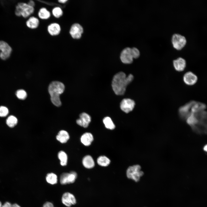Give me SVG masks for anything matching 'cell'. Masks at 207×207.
I'll list each match as a JSON object with an SVG mask.
<instances>
[{"label": "cell", "mask_w": 207, "mask_h": 207, "mask_svg": "<svg viewBox=\"0 0 207 207\" xmlns=\"http://www.w3.org/2000/svg\"><path fill=\"white\" fill-rule=\"evenodd\" d=\"M205 107V105L202 103H194L191 108V113L195 114L204 109Z\"/></svg>", "instance_id": "cell-28"}, {"label": "cell", "mask_w": 207, "mask_h": 207, "mask_svg": "<svg viewBox=\"0 0 207 207\" xmlns=\"http://www.w3.org/2000/svg\"><path fill=\"white\" fill-rule=\"evenodd\" d=\"M52 12L53 16L57 18L60 17L63 14L62 9L58 7H54L52 10Z\"/></svg>", "instance_id": "cell-29"}, {"label": "cell", "mask_w": 207, "mask_h": 207, "mask_svg": "<svg viewBox=\"0 0 207 207\" xmlns=\"http://www.w3.org/2000/svg\"><path fill=\"white\" fill-rule=\"evenodd\" d=\"M183 80L184 83L188 85H193L195 84L198 80L197 76L191 72H188L184 75Z\"/></svg>", "instance_id": "cell-14"}, {"label": "cell", "mask_w": 207, "mask_h": 207, "mask_svg": "<svg viewBox=\"0 0 207 207\" xmlns=\"http://www.w3.org/2000/svg\"><path fill=\"white\" fill-rule=\"evenodd\" d=\"M106 128L108 129L112 130L115 128V126L112 119L109 117L104 118L103 120Z\"/></svg>", "instance_id": "cell-27"}, {"label": "cell", "mask_w": 207, "mask_h": 207, "mask_svg": "<svg viewBox=\"0 0 207 207\" xmlns=\"http://www.w3.org/2000/svg\"><path fill=\"white\" fill-rule=\"evenodd\" d=\"M143 172L141 170V167L139 165H135L129 167L127 169L126 175L127 178L134 181H139L140 177L143 175Z\"/></svg>", "instance_id": "cell-4"}, {"label": "cell", "mask_w": 207, "mask_h": 207, "mask_svg": "<svg viewBox=\"0 0 207 207\" xmlns=\"http://www.w3.org/2000/svg\"><path fill=\"white\" fill-rule=\"evenodd\" d=\"M27 4L30 6L34 7L35 6L34 2L32 0H30L28 2Z\"/></svg>", "instance_id": "cell-35"}, {"label": "cell", "mask_w": 207, "mask_h": 207, "mask_svg": "<svg viewBox=\"0 0 207 207\" xmlns=\"http://www.w3.org/2000/svg\"><path fill=\"white\" fill-rule=\"evenodd\" d=\"M56 139L62 143H66L70 138L68 133L64 130L60 131L56 137Z\"/></svg>", "instance_id": "cell-18"}, {"label": "cell", "mask_w": 207, "mask_h": 207, "mask_svg": "<svg viewBox=\"0 0 207 207\" xmlns=\"http://www.w3.org/2000/svg\"><path fill=\"white\" fill-rule=\"evenodd\" d=\"M203 149L205 152H207V144L204 146V147Z\"/></svg>", "instance_id": "cell-38"}, {"label": "cell", "mask_w": 207, "mask_h": 207, "mask_svg": "<svg viewBox=\"0 0 207 207\" xmlns=\"http://www.w3.org/2000/svg\"><path fill=\"white\" fill-rule=\"evenodd\" d=\"M38 16L41 19L47 20L50 17L51 13L46 8L42 7L39 9L38 12Z\"/></svg>", "instance_id": "cell-22"}, {"label": "cell", "mask_w": 207, "mask_h": 207, "mask_svg": "<svg viewBox=\"0 0 207 207\" xmlns=\"http://www.w3.org/2000/svg\"><path fill=\"white\" fill-rule=\"evenodd\" d=\"M194 103V102H191L179 108V111L181 117L183 119H186L191 113H190L189 111L190 110H191V107Z\"/></svg>", "instance_id": "cell-13"}, {"label": "cell", "mask_w": 207, "mask_h": 207, "mask_svg": "<svg viewBox=\"0 0 207 207\" xmlns=\"http://www.w3.org/2000/svg\"><path fill=\"white\" fill-rule=\"evenodd\" d=\"M3 205L2 204L1 202L0 201V207H2Z\"/></svg>", "instance_id": "cell-39"}, {"label": "cell", "mask_w": 207, "mask_h": 207, "mask_svg": "<svg viewBox=\"0 0 207 207\" xmlns=\"http://www.w3.org/2000/svg\"><path fill=\"white\" fill-rule=\"evenodd\" d=\"M16 95L18 99L22 100L25 99L27 96L26 92L22 89L17 90L16 92Z\"/></svg>", "instance_id": "cell-30"}, {"label": "cell", "mask_w": 207, "mask_h": 207, "mask_svg": "<svg viewBox=\"0 0 207 207\" xmlns=\"http://www.w3.org/2000/svg\"><path fill=\"white\" fill-rule=\"evenodd\" d=\"M12 207H21L19 205L17 204H12Z\"/></svg>", "instance_id": "cell-37"}, {"label": "cell", "mask_w": 207, "mask_h": 207, "mask_svg": "<svg viewBox=\"0 0 207 207\" xmlns=\"http://www.w3.org/2000/svg\"><path fill=\"white\" fill-rule=\"evenodd\" d=\"M135 105L133 100L129 98L124 99L120 103V108L122 111L127 113L133 110Z\"/></svg>", "instance_id": "cell-8"}, {"label": "cell", "mask_w": 207, "mask_h": 207, "mask_svg": "<svg viewBox=\"0 0 207 207\" xmlns=\"http://www.w3.org/2000/svg\"><path fill=\"white\" fill-rule=\"evenodd\" d=\"M98 164L101 166L106 167L109 165L110 162V159L106 156H101L97 159Z\"/></svg>", "instance_id": "cell-24"}, {"label": "cell", "mask_w": 207, "mask_h": 207, "mask_svg": "<svg viewBox=\"0 0 207 207\" xmlns=\"http://www.w3.org/2000/svg\"><path fill=\"white\" fill-rule=\"evenodd\" d=\"M18 123V120L14 116H9L6 120V123L7 125L10 128L14 127Z\"/></svg>", "instance_id": "cell-21"}, {"label": "cell", "mask_w": 207, "mask_h": 207, "mask_svg": "<svg viewBox=\"0 0 207 207\" xmlns=\"http://www.w3.org/2000/svg\"><path fill=\"white\" fill-rule=\"evenodd\" d=\"M12 50L6 42L0 41V58L3 60L8 59L10 56Z\"/></svg>", "instance_id": "cell-7"}, {"label": "cell", "mask_w": 207, "mask_h": 207, "mask_svg": "<svg viewBox=\"0 0 207 207\" xmlns=\"http://www.w3.org/2000/svg\"><path fill=\"white\" fill-rule=\"evenodd\" d=\"M9 110L8 108L4 106H0V117H5L9 114Z\"/></svg>", "instance_id": "cell-31"}, {"label": "cell", "mask_w": 207, "mask_h": 207, "mask_svg": "<svg viewBox=\"0 0 207 207\" xmlns=\"http://www.w3.org/2000/svg\"><path fill=\"white\" fill-rule=\"evenodd\" d=\"M133 79V76L131 74L127 76L123 72H120L116 74L113 77L112 86L115 93L117 95H123L126 90L127 86Z\"/></svg>", "instance_id": "cell-1"}, {"label": "cell", "mask_w": 207, "mask_h": 207, "mask_svg": "<svg viewBox=\"0 0 207 207\" xmlns=\"http://www.w3.org/2000/svg\"><path fill=\"white\" fill-rule=\"evenodd\" d=\"M173 63L175 69L178 71H183L186 66V62L182 57H179L174 60Z\"/></svg>", "instance_id": "cell-16"}, {"label": "cell", "mask_w": 207, "mask_h": 207, "mask_svg": "<svg viewBox=\"0 0 207 207\" xmlns=\"http://www.w3.org/2000/svg\"><path fill=\"white\" fill-rule=\"evenodd\" d=\"M77 177L76 172L72 171L70 172H64L60 177V181L62 185H66L74 183Z\"/></svg>", "instance_id": "cell-6"}, {"label": "cell", "mask_w": 207, "mask_h": 207, "mask_svg": "<svg viewBox=\"0 0 207 207\" xmlns=\"http://www.w3.org/2000/svg\"><path fill=\"white\" fill-rule=\"evenodd\" d=\"M49 34L52 36H56L60 33L61 28L60 25L57 23H52L49 25L47 28Z\"/></svg>", "instance_id": "cell-15"}, {"label": "cell", "mask_w": 207, "mask_h": 207, "mask_svg": "<svg viewBox=\"0 0 207 207\" xmlns=\"http://www.w3.org/2000/svg\"><path fill=\"white\" fill-rule=\"evenodd\" d=\"M39 24V19L34 16L30 17L26 22V26L29 28L34 29L37 28Z\"/></svg>", "instance_id": "cell-20"}, {"label": "cell", "mask_w": 207, "mask_h": 207, "mask_svg": "<svg viewBox=\"0 0 207 207\" xmlns=\"http://www.w3.org/2000/svg\"><path fill=\"white\" fill-rule=\"evenodd\" d=\"M83 32L82 27L79 24L76 23L71 26L69 33L71 37L74 39H80Z\"/></svg>", "instance_id": "cell-10"}, {"label": "cell", "mask_w": 207, "mask_h": 207, "mask_svg": "<svg viewBox=\"0 0 207 207\" xmlns=\"http://www.w3.org/2000/svg\"><path fill=\"white\" fill-rule=\"evenodd\" d=\"M82 162L83 166L87 169L93 168L95 165L93 158L89 155L85 156L83 159Z\"/></svg>", "instance_id": "cell-19"}, {"label": "cell", "mask_w": 207, "mask_h": 207, "mask_svg": "<svg viewBox=\"0 0 207 207\" xmlns=\"http://www.w3.org/2000/svg\"><path fill=\"white\" fill-rule=\"evenodd\" d=\"M12 204L9 202H5L2 205V207H12Z\"/></svg>", "instance_id": "cell-34"}, {"label": "cell", "mask_w": 207, "mask_h": 207, "mask_svg": "<svg viewBox=\"0 0 207 207\" xmlns=\"http://www.w3.org/2000/svg\"><path fill=\"white\" fill-rule=\"evenodd\" d=\"M64 85L60 82L54 81L49 84L48 91L50 95L51 100L55 106L57 107L61 106L62 103L60 95L64 92Z\"/></svg>", "instance_id": "cell-2"}, {"label": "cell", "mask_w": 207, "mask_h": 207, "mask_svg": "<svg viewBox=\"0 0 207 207\" xmlns=\"http://www.w3.org/2000/svg\"><path fill=\"white\" fill-rule=\"evenodd\" d=\"M68 1V0H60L58 1V2L60 3H66Z\"/></svg>", "instance_id": "cell-36"}, {"label": "cell", "mask_w": 207, "mask_h": 207, "mask_svg": "<svg viewBox=\"0 0 207 207\" xmlns=\"http://www.w3.org/2000/svg\"><path fill=\"white\" fill-rule=\"evenodd\" d=\"M120 60L122 63L125 64H130L133 61V57L132 53L131 48L126 47L122 51Z\"/></svg>", "instance_id": "cell-9"}, {"label": "cell", "mask_w": 207, "mask_h": 207, "mask_svg": "<svg viewBox=\"0 0 207 207\" xmlns=\"http://www.w3.org/2000/svg\"><path fill=\"white\" fill-rule=\"evenodd\" d=\"M131 51L133 59H136L139 57L140 52L137 48L136 47L131 48Z\"/></svg>", "instance_id": "cell-32"}, {"label": "cell", "mask_w": 207, "mask_h": 207, "mask_svg": "<svg viewBox=\"0 0 207 207\" xmlns=\"http://www.w3.org/2000/svg\"><path fill=\"white\" fill-rule=\"evenodd\" d=\"M46 180L48 183L51 185L55 184L57 182V176L53 173H48L46 177Z\"/></svg>", "instance_id": "cell-26"}, {"label": "cell", "mask_w": 207, "mask_h": 207, "mask_svg": "<svg viewBox=\"0 0 207 207\" xmlns=\"http://www.w3.org/2000/svg\"><path fill=\"white\" fill-rule=\"evenodd\" d=\"M42 207H55L53 204L50 202H46L43 205Z\"/></svg>", "instance_id": "cell-33"}, {"label": "cell", "mask_w": 207, "mask_h": 207, "mask_svg": "<svg viewBox=\"0 0 207 207\" xmlns=\"http://www.w3.org/2000/svg\"><path fill=\"white\" fill-rule=\"evenodd\" d=\"M171 41L173 47L178 50L182 49L187 43L186 39L184 36L177 33L173 34Z\"/></svg>", "instance_id": "cell-5"}, {"label": "cell", "mask_w": 207, "mask_h": 207, "mask_svg": "<svg viewBox=\"0 0 207 207\" xmlns=\"http://www.w3.org/2000/svg\"><path fill=\"white\" fill-rule=\"evenodd\" d=\"M93 140L92 134L89 132H86L83 134L80 137V141L84 145L88 146L90 145Z\"/></svg>", "instance_id": "cell-17"}, {"label": "cell", "mask_w": 207, "mask_h": 207, "mask_svg": "<svg viewBox=\"0 0 207 207\" xmlns=\"http://www.w3.org/2000/svg\"><path fill=\"white\" fill-rule=\"evenodd\" d=\"M186 120L187 123L192 127L196 125L198 122V118L195 114L192 113H191Z\"/></svg>", "instance_id": "cell-25"}, {"label": "cell", "mask_w": 207, "mask_h": 207, "mask_svg": "<svg viewBox=\"0 0 207 207\" xmlns=\"http://www.w3.org/2000/svg\"><path fill=\"white\" fill-rule=\"evenodd\" d=\"M61 200L62 203L68 207L75 204L76 202L74 196L72 194L68 192H65L63 194Z\"/></svg>", "instance_id": "cell-11"}, {"label": "cell", "mask_w": 207, "mask_h": 207, "mask_svg": "<svg viewBox=\"0 0 207 207\" xmlns=\"http://www.w3.org/2000/svg\"><path fill=\"white\" fill-rule=\"evenodd\" d=\"M34 10V7L30 6L27 3L20 2L16 7L15 13L17 16H22L26 18L32 14Z\"/></svg>", "instance_id": "cell-3"}, {"label": "cell", "mask_w": 207, "mask_h": 207, "mask_svg": "<svg viewBox=\"0 0 207 207\" xmlns=\"http://www.w3.org/2000/svg\"><path fill=\"white\" fill-rule=\"evenodd\" d=\"M57 156L61 166H64L67 165L68 158L67 154L65 152L62 150L59 151L58 153Z\"/></svg>", "instance_id": "cell-23"}, {"label": "cell", "mask_w": 207, "mask_h": 207, "mask_svg": "<svg viewBox=\"0 0 207 207\" xmlns=\"http://www.w3.org/2000/svg\"><path fill=\"white\" fill-rule=\"evenodd\" d=\"M91 120V116L88 114L83 112L79 115V118L76 120V123L84 128L87 127Z\"/></svg>", "instance_id": "cell-12"}]
</instances>
